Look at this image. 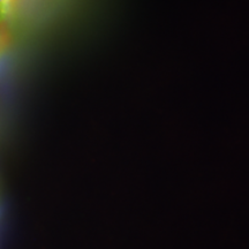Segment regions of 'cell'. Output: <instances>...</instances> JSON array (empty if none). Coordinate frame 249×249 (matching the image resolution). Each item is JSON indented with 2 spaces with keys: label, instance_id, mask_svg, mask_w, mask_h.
<instances>
[{
  "label": "cell",
  "instance_id": "cell-1",
  "mask_svg": "<svg viewBox=\"0 0 249 249\" xmlns=\"http://www.w3.org/2000/svg\"><path fill=\"white\" fill-rule=\"evenodd\" d=\"M12 0H0V23L7 20L9 13H11Z\"/></svg>",
  "mask_w": 249,
  "mask_h": 249
}]
</instances>
